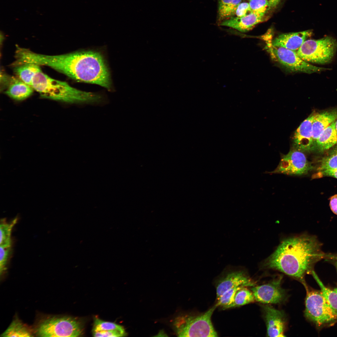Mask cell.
I'll list each match as a JSON object with an SVG mask.
<instances>
[{
	"label": "cell",
	"mask_w": 337,
	"mask_h": 337,
	"mask_svg": "<svg viewBox=\"0 0 337 337\" xmlns=\"http://www.w3.org/2000/svg\"><path fill=\"white\" fill-rule=\"evenodd\" d=\"M27 62L50 67L77 81L99 85L109 91L112 85L109 70L102 55L92 51L46 55L28 51Z\"/></svg>",
	"instance_id": "cell-1"
},
{
	"label": "cell",
	"mask_w": 337,
	"mask_h": 337,
	"mask_svg": "<svg viewBox=\"0 0 337 337\" xmlns=\"http://www.w3.org/2000/svg\"><path fill=\"white\" fill-rule=\"evenodd\" d=\"M315 236L303 234L283 241L264 261L263 267L281 271L305 284V275L311 273L313 265L326 254Z\"/></svg>",
	"instance_id": "cell-2"
},
{
	"label": "cell",
	"mask_w": 337,
	"mask_h": 337,
	"mask_svg": "<svg viewBox=\"0 0 337 337\" xmlns=\"http://www.w3.org/2000/svg\"><path fill=\"white\" fill-rule=\"evenodd\" d=\"M31 86L42 98L68 104L100 105L105 101V97L100 93L77 89L66 82L50 77L41 69L34 75Z\"/></svg>",
	"instance_id": "cell-3"
},
{
	"label": "cell",
	"mask_w": 337,
	"mask_h": 337,
	"mask_svg": "<svg viewBox=\"0 0 337 337\" xmlns=\"http://www.w3.org/2000/svg\"><path fill=\"white\" fill-rule=\"evenodd\" d=\"M217 306L215 305L205 312L198 315H184L174 320L173 327L179 337L218 336L211 321V317Z\"/></svg>",
	"instance_id": "cell-4"
},
{
	"label": "cell",
	"mask_w": 337,
	"mask_h": 337,
	"mask_svg": "<svg viewBox=\"0 0 337 337\" xmlns=\"http://www.w3.org/2000/svg\"><path fill=\"white\" fill-rule=\"evenodd\" d=\"M35 334L39 337H78L82 335L81 322L67 316H49L37 324Z\"/></svg>",
	"instance_id": "cell-5"
},
{
	"label": "cell",
	"mask_w": 337,
	"mask_h": 337,
	"mask_svg": "<svg viewBox=\"0 0 337 337\" xmlns=\"http://www.w3.org/2000/svg\"><path fill=\"white\" fill-rule=\"evenodd\" d=\"M305 285L307 291L305 316L319 326L337 320V312L331 307L321 291L309 290Z\"/></svg>",
	"instance_id": "cell-6"
},
{
	"label": "cell",
	"mask_w": 337,
	"mask_h": 337,
	"mask_svg": "<svg viewBox=\"0 0 337 337\" xmlns=\"http://www.w3.org/2000/svg\"><path fill=\"white\" fill-rule=\"evenodd\" d=\"M337 47L336 40L326 36L317 40H305L296 53L307 62L325 64L332 60Z\"/></svg>",
	"instance_id": "cell-7"
},
{
	"label": "cell",
	"mask_w": 337,
	"mask_h": 337,
	"mask_svg": "<svg viewBox=\"0 0 337 337\" xmlns=\"http://www.w3.org/2000/svg\"><path fill=\"white\" fill-rule=\"evenodd\" d=\"M267 47L273 57L287 70L292 72L308 74L320 72L327 69L312 65L303 60L296 52L284 47L274 46L271 42Z\"/></svg>",
	"instance_id": "cell-8"
},
{
	"label": "cell",
	"mask_w": 337,
	"mask_h": 337,
	"mask_svg": "<svg viewBox=\"0 0 337 337\" xmlns=\"http://www.w3.org/2000/svg\"><path fill=\"white\" fill-rule=\"evenodd\" d=\"M282 277L280 276L267 284L252 287L251 290L255 300L264 304H279L287 299L286 291L281 286Z\"/></svg>",
	"instance_id": "cell-9"
},
{
	"label": "cell",
	"mask_w": 337,
	"mask_h": 337,
	"mask_svg": "<svg viewBox=\"0 0 337 337\" xmlns=\"http://www.w3.org/2000/svg\"><path fill=\"white\" fill-rule=\"evenodd\" d=\"M262 308L267 328V336H285L286 321L284 312L269 305H263Z\"/></svg>",
	"instance_id": "cell-10"
},
{
	"label": "cell",
	"mask_w": 337,
	"mask_h": 337,
	"mask_svg": "<svg viewBox=\"0 0 337 337\" xmlns=\"http://www.w3.org/2000/svg\"><path fill=\"white\" fill-rule=\"evenodd\" d=\"M255 282L242 270H234L227 272L216 286L217 299L227 291L235 287H253Z\"/></svg>",
	"instance_id": "cell-11"
},
{
	"label": "cell",
	"mask_w": 337,
	"mask_h": 337,
	"mask_svg": "<svg viewBox=\"0 0 337 337\" xmlns=\"http://www.w3.org/2000/svg\"><path fill=\"white\" fill-rule=\"evenodd\" d=\"M315 115H310L300 124L295 131L293 139L295 149L303 152L309 151L314 148L312 132Z\"/></svg>",
	"instance_id": "cell-12"
},
{
	"label": "cell",
	"mask_w": 337,
	"mask_h": 337,
	"mask_svg": "<svg viewBox=\"0 0 337 337\" xmlns=\"http://www.w3.org/2000/svg\"><path fill=\"white\" fill-rule=\"evenodd\" d=\"M312 33L311 30L282 34L272 40L274 46L284 47L296 52L304 42Z\"/></svg>",
	"instance_id": "cell-13"
},
{
	"label": "cell",
	"mask_w": 337,
	"mask_h": 337,
	"mask_svg": "<svg viewBox=\"0 0 337 337\" xmlns=\"http://www.w3.org/2000/svg\"><path fill=\"white\" fill-rule=\"evenodd\" d=\"M5 87V93L14 100H24L32 94L33 89L30 85L25 83L18 78L6 77L3 80Z\"/></svg>",
	"instance_id": "cell-14"
},
{
	"label": "cell",
	"mask_w": 337,
	"mask_h": 337,
	"mask_svg": "<svg viewBox=\"0 0 337 337\" xmlns=\"http://www.w3.org/2000/svg\"><path fill=\"white\" fill-rule=\"evenodd\" d=\"M264 17L251 12L244 17H232L222 21L220 25L231 27L242 32H246L252 29L256 24L263 22Z\"/></svg>",
	"instance_id": "cell-15"
},
{
	"label": "cell",
	"mask_w": 337,
	"mask_h": 337,
	"mask_svg": "<svg viewBox=\"0 0 337 337\" xmlns=\"http://www.w3.org/2000/svg\"><path fill=\"white\" fill-rule=\"evenodd\" d=\"M337 119V110H334L315 115L312 125V137L314 147L322 132Z\"/></svg>",
	"instance_id": "cell-16"
},
{
	"label": "cell",
	"mask_w": 337,
	"mask_h": 337,
	"mask_svg": "<svg viewBox=\"0 0 337 337\" xmlns=\"http://www.w3.org/2000/svg\"><path fill=\"white\" fill-rule=\"evenodd\" d=\"M287 154L291 164V175H302L310 170L309 163L302 152L295 149Z\"/></svg>",
	"instance_id": "cell-17"
},
{
	"label": "cell",
	"mask_w": 337,
	"mask_h": 337,
	"mask_svg": "<svg viewBox=\"0 0 337 337\" xmlns=\"http://www.w3.org/2000/svg\"><path fill=\"white\" fill-rule=\"evenodd\" d=\"M335 121L325 128L317 139L315 146L317 147L320 150L323 151L328 149L337 144Z\"/></svg>",
	"instance_id": "cell-18"
},
{
	"label": "cell",
	"mask_w": 337,
	"mask_h": 337,
	"mask_svg": "<svg viewBox=\"0 0 337 337\" xmlns=\"http://www.w3.org/2000/svg\"><path fill=\"white\" fill-rule=\"evenodd\" d=\"M31 330L17 317L15 318L1 337H32Z\"/></svg>",
	"instance_id": "cell-19"
},
{
	"label": "cell",
	"mask_w": 337,
	"mask_h": 337,
	"mask_svg": "<svg viewBox=\"0 0 337 337\" xmlns=\"http://www.w3.org/2000/svg\"><path fill=\"white\" fill-rule=\"evenodd\" d=\"M14 67V71L17 77L30 86L34 75L41 69L40 66L32 63H25Z\"/></svg>",
	"instance_id": "cell-20"
},
{
	"label": "cell",
	"mask_w": 337,
	"mask_h": 337,
	"mask_svg": "<svg viewBox=\"0 0 337 337\" xmlns=\"http://www.w3.org/2000/svg\"><path fill=\"white\" fill-rule=\"evenodd\" d=\"M255 297L252 291L246 287H243L236 291L230 308L239 307L254 302Z\"/></svg>",
	"instance_id": "cell-21"
},
{
	"label": "cell",
	"mask_w": 337,
	"mask_h": 337,
	"mask_svg": "<svg viewBox=\"0 0 337 337\" xmlns=\"http://www.w3.org/2000/svg\"><path fill=\"white\" fill-rule=\"evenodd\" d=\"M320 286L323 295L331 307L337 312V288L331 290L325 286L314 271L311 272Z\"/></svg>",
	"instance_id": "cell-22"
},
{
	"label": "cell",
	"mask_w": 337,
	"mask_h": 337,
	"mask_svg": "<svg viewBox=\"0 0 337 337\" xmlns=\"http://www.w3.org/2000/svg\"><path fill=\"white\" fill-rule=\"evenodd\" d=\"M337 170V147L334 149L321 161L319 168V172L322 176Z\"/></svg>",
	"instance_id": "cell-23"
},
{
	"label": "cell",
	"mask_w": 337,
	"mask_h": 337,
	"mask_svg": "<svg viewBox=\"0 0 337 337\" xmlns=\"http://www.w3.org/2000/svg\"><path fill=\"white\" fill-rule=\"evenodd\" d=\"M15 218L11 222L7 223L5 222H1L0 225V246L11 247V236L12 228L17 222Z\"/></svg>",
	"instance_id": "cell-24"
},
{
	"label": "cell",
	"mask_w": 337,
	"mask_h": 337,
	"mask_svg": "<svg viewBox=\"0 0 337 337\" xmlns=\"http://www.w3.org/2000/svg\"><path fill=\"white\" fill-rule=\"evenodd\" d=\"M243 287L244 286L235 287L226 291L217 299V302L216 304L217 307L221 306L224 309L230 308L233 302L236 291Z\"/></svg>",
	"instance_id": "cell-25"
},
{
	"label": "cell",
	"mask_w": 337,
	"mask_h": 337,
	"mask_svg": "<svg viewBox=\"0 0 337 337\" xmlns=\"http://www.w3.org/2000/svg\"><path fill=\"white\" fill-rule=\"evenodd\" d=\"M113 330L125 331L124 327L115 323L105 321L99 318L94 320L93 332H97Z\"/></svg>",
	"instance_id": "cell-26"
},
{
	"label": "cell",
	"mask_w": 337,
	"mask_h": 337,
	"mask_svg": "<svg viewBox=\"0 0 337 337\" xmlns=\"http://www.w3.org/2000/svg\"><path fill=\"white\" fill-rule=\"evenodd\" d=\"M252 12L264 16L271 8L268 0H249Z\"/></svg>",
	"instance_id": "cell-27"
},
{
	"label": "cell",
	"mask_w": 337,
	"mask_h": 337,
	"mask_svg": "<svg viewBox=\"0 0 337 337\" xmlns=\"http://www.w3.org/2000/svg\"><path fill=\"white\" fill-rule=\"evenodd\" d=\"M291 164L288 154L281 158L279 165L272 173H279L291 175Z\"/></svg>",
	"instance_id": "cell-28"
},
{
	"label": "cell",
	"mask_w": 337,
	"mask_h": 337,
	"mask_svg": "<svg viewBox=\"0 0 337 337\" xmlns=\"http://www.w3.org/2000/svg\"><path fill=\"white\" fill-rule=\"evenodd\" d=\"M11 247L0 246V272L1 275L6 270Z\"/></svg>",
	"instance_id": "cell-29"
},
{
	"label": "cell",
	"mask_w": 337,
	"mask_h": 337,
	"mask_svg": "<svg viewBox=\"0 0 337 337\" xmlns=\"http://www.w3.org/2000/svg\"><path fill=\"white\" fill-rule=\"evenodd\" d=\"M126 335L125 331L118 330L93 332V335L94 337H119L125 336Z\"/></svg>",
	"instance_id": "cell-30"
},
{
	"label": "cell",
	"mask_w": 337,
	"mask_h": 337,
	"mask_svg": "<svg viewBox=\"0 0 337 337\" xmlns=\"http://www.w3.org/2000/svg\"><path fill=\"white\" fill-rule=\"evenodd\" d=\"M242 0H232L229 3L221 19H224L233 17L235 14L237 7Z\"/></svg>",
	"instance_id": "cell-31"
},
{
	"label": "cell",
	"mask_w": 337,
	"mask_h": 337,
	"mask_svg": "<svg viewBox=\"0 0 337 337\" xmlns=\"http://www.w3.org/2000/svg\"><path fill=\"white\" fill-rule=\"evenodd\" d=\"M252 12L249 2H241L238 5L236 12L237 17H242L247 16Z\"/></svg>",
	"instance_id": "cell-32"
},
{
	"label": "cell",
	"mask_w": 337,
	"mask_h": 337,
	"mask_svg": "<svg viewBox=\"0 0 337 337\" xmlns=\"http://www.w3.org/2000/svg\"><path fill=\"white\" fill-rule=\"evenodd\" d=\"M232 0H219L218 12L219 17L221 19L228 5Z\"/></svg>",
	"instance_id": "cell-33"
},
{
	"label": "cell",
	"mask_w": 337,
	"mask_h": 337,
	"mask_svg": "<svg viewBox=\"0 0 337 337\" xmlns=\"http://www.w3.org/2000/svg\"><path fill=\"white\" fill-rule=\"evenodd\" d=\"M330 206L332 212L337 215V194L333 196L330 198Z\"/></svg>",
	"instance_id": "cell-34"
},
{
	"label": "cell",
	"mask_w": 337,
	"mask_h": 337,
	"mask_svg": "<svg viewBox=\"0 0 337 337\" xmlns=\"http://www.w3.org/2000/svg\"><path fill=\"white\" fill-rule=\"evenodd\" d=\"M325 258L333 262L337 271V255L326 254Z\"/></svg>",
	"instance_id": "cell-35"
},
{
	"label": "cell",
	"mask_w": 337,
	"mask_h": 337,
	"mask_svg": "<svg viewBox=\"0 0 337 337\" xmlns=\"http://www.w3.org/2000/svg\"><path fill=\"white\" fill-rule=\"evenodd\" d=\"M271 8L276 7L279 3L281 0H268Z\"/></svg>",
	"instance_id": "cell-36"
},
{
	"label": "cell",
	"mask_w": 337,
	"mask_h": 337,
	"mask_svg": "<svg viewBox=\"0 0 337 337\" xmlns=\"http://www.w3.org/2000/svg\"><path fill=\"white\" fill-rule=\"evenodd\" d=\"M325 176L332 177L337 179V170L329 172L326 174Z\"/></svg>",
	"instance_id": "cell-37"
},
{
	"label": "cell",
	"mask_w": 337,
	"mask_h": 337,
	"mask_svg": "<svg viewBox=\"0 0 337 337\" xmlns=\"http://www.w3.org/2000/svg\"><path fill=\"white\" fill-rule=\"evenodd\" d=\"M335 130H336L337 136V119H336V121H335Z\"/></svg>",
	"instance_id": "cell-38"
}]
</instances>
